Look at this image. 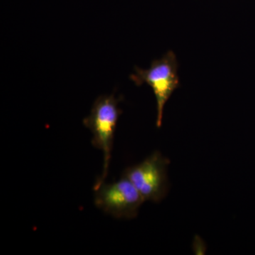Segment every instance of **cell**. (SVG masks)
<instances>
[{
  "mask_svg": "<svg viewBox=\"0 0 255 255\" xmlns=\"http://www.w3.org/2000/svg\"><path fill=\"white\" fill-rule=\"evenodd\" d=\"M121 100V97H115L114 93L100 96L94 102L90 115L83 120L84 125L92 132V145L103 152V171L95 185L105 182L108 174L114 133L119 117L122 113L119 108Z\"/></svg>",
  "mask_w": 255,
  "mask_h": 255,
  "instance_id": "6da1fadb",
  "label": "cell"
},
{
  "mask_svg": "<svg viewBox=\"0 0 255 255\" xmlns=\"http://www.w3.org/2000/svg\"><path fill=\"white\" fill-rule=\"evenodd\" d=\"M95 204L98 209L116 219H132L136 217L145 202L140 193L127 177L117 182H105L95 185Z\"/></svg>",
  "mask_w": 255,
  "mask_h": 255,
  "instance_id": "277c9868",
  "label": "cell"
},
{
  "mask_svg": "<svg viewBox=\"0 0 255 255\" xmlns=\"http://www.w3.org/2000/svg\"><path fill=\"white\" fill-rule=\"evenodd\" d=\"M169 159L155 151L140 163L128 167L124 172L145 201L159 202L168 192Z\"/></svg>",
  "mask_w": 255,
  "mask_h": 255,
  "instance_id": "3957f363",
  "label": "cell"
},
{
  "mask_svg": "<svg viewBox=\"0 0 255 255\" xmlns=\"http://www.w3.org/2000/svg\"><path fill=\"white\" fill-rule=\"evenodd\" d=\"M177 68L175 54L169 51L160 59L154 60L150 68H136V73L130 76L137 86L147 83L153 90L157 102L156 125L158 128L162 126L164 106L179 86Z\"/></svg>",
  "mask_w": 255,
  "mask_h": 255,
  "instance_id": "7a4b0ae2",
  "label": "cell"
}]
</instances>
